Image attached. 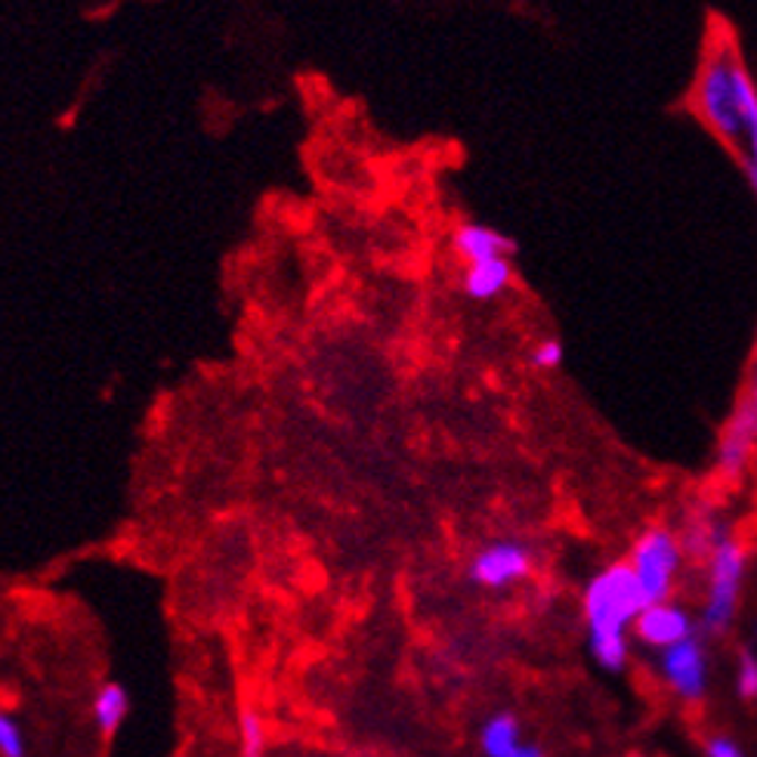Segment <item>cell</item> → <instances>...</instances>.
<instances>
[{
	"label": "cell",
	"instance_id": "6da1fadb",
	"mask_svg": "<svg viewBox=\"0 0 757 757\" xmlns=\"http://www.w3.org/2000/svg\"><path fill=\"white\" fill-rule=\"evenodd\" d=\"M689 106L733 158L745 151L748 125L757 111V81L730 35H715L705 50Z\"/></svg>",
	"mask_w": 757,
	"mask_h": 757
},
{
	"label": "cell",
	"instance_id": "7a4b0ae2",
	"mask_svg": "<svg viewBox=\"0 0 757 757\" xmlns=\"http://www.w3.org/2000/svg\"><path fill=\"white\" fill-rule=\"evenodd\" d=\"M647 606V597L640 591L628 560L609 563L588 581L581 597V612L588 628V649L603 671L612 675L625 671L631 656L628 628H633V621Z\"/></svg>",
	"mask_w": 757,
	"mask_h": 757
},
{
	"label": "cell",
	"instance_id": "3957f363",
	"mask_svg": "<svg viewBox=\"0 0 757 757\" xmlns=\"http://www.w3.org/2000/svg\"><path fill=\"white\" fill-rule=\"evenodd\" d=\"M705 569H708V588H705L699 631L705 637H724L733 628L736 609H739L745 572H748V548L730 532L708 557Z\"/></svg>",
	"mask_w": 757,
	"mask_h": 757
},
{
	"label": "cell",
	"instance_id": "277c9868",
	"mask_svg": "<svg viewBox=\"0 0 757 757\" xmlns=\"http://www.w3.org/2000/svg\"><path fill=\"white\" fill-rule=\"evenodd\" d=\"M684 544L680 535L668 525H649L640 532V538L633 541L628 566L637 576V584L647 597V603H665L671 597L677 572L684 566Z\"/></svg>",
	"mask_w": 757,
	"mask_h": 757
},
{
	"label": "cell",
	"instance_id": "5b68a950",
	"mask_svg": "<svg viewBox=\"0 0 757 757\" xmlns=\"http://www.w3.org/2000/svg\"><path fill=\"white\" fill-rule=\"evenodd\" d=\"M757 454V356L748 368L743 393L717 436L715 473L720 480H743Z\"/></svg>",
	"mask_w": 757,
	"mask_h": 757
},
{
	"label": "cell",
	"instance_id": "8992f818",
	"mask_svg": "<svg viewBox=\"0 0 757 757\" xmlns=\"http://www.w3.org/2000/svg\"><path fill=\"white\" fill-rule=\"evenodd\" d=\"M532 569H535V553L525 541L495 538L470 557L468 579L470 584H476L482 591L501 593L529 579Z\"/></svg>",
	"mask_w": 757,
	"mask_h": 757
},
{
	"label": "cell",
	"instance_id": "52a82bcc",
	"mask_svg": "<svg viewBox=\"0 0 757 757\" xmlns=\"http://www.w3.org/2000/svg\"><path fill=\"white\" fill-rule=\"evenodd\" d=\"M659 675L680 702L699 705L708 692V649L705 633L696 631L687 640L659 652Z\"/></svg>",
	"mask_w": 757,
	"mask_h": 757
},
{
	"label": "cell",
	"instance_id": "ba28073f",
	"mask_svg": "<svg viewBox=\"0 0 757 757\" xmlns=\"http://www.w3.org/2000/svg\"><path fill=\"white\" fill-rule=\"evenodd\" d=\"M696 631H699V621L692 619L684 606L671 603V600L647 606V609L637 616V621H633V637H637L643 647L659 649V652L661 649L675 647L680 640H687V637H692Z\"/></svg>",
	"mask_w": 757,
	"mask_h": 757
},
{
	"label": "cell",
	"instance_id": "9c48e42d",
	"mask_svg": "<svg viewBox=\"0 0 757 757\" xmlns=\"http://www.w3.org/2000/svg\"><path fill=\"white\" fill-rule=\"evenodd\" d=\"M480 751L482 757H548L544 745L532 743V739L525 743L520 717L508 708H501V711L482 720Z\"/></svg>",
	"mask_w": 757,
	"mask_h": 757
},
{
	"label": "cell",
	"instance_id": "30bf717a",
	"mask_svg": "<svg viewBox=\"0 0 757 757\" xmlns=\"http://www.w3.org/2000/svg\"><path fill=\"white\" fill-rule=\"evenodd\" d=\"M452 250L454 257L468 266V263L495 260V257H513L517 254V242L508 233L489 226V223L468 220L461 223V226H454Z\"/></svg>",
	"mask_w": 757,
	"mask_h": 757
},
{
	"label": "cell",
	"instance_id": "8fae6325",
	"mask_svg": "<svg viewBox=\"0 0 757 757\" xmlns=\"http://www.w3.org/2000/svg\"><path fill=\"white\" fill-rule=\"evenodd\" d=\"M513 276H517L513 257L468 263V266H464V276H461V291H464V297L473 303L498 301V297L513 285Z\"/></svg>",
	"mask_w": 757,
	"mask_h": 757
},
{
	"label": "cell",
	"instance_id": "7c38bea8",
	"mask_svg": "<svg viewBox=\"0 0 757 757\" xmlns=\"http://www.w3.org/2000/svg\"><path fill=\"white\" fill-rule=\"evenodd\" d=\"M680 535V544H684V553L696 563H708V557L715 553V548L730 535V525L724 523L711 508L692 510L687 517L684 529L677 532Z\"/></svg>",
	"mask_w": 757,
	"mask_h": 757
},
{
	"label": "cell",
	"instance_id": "4fadbf2b",
	"mask_svg": "<svg viewBox=\"0 0 757 757\" xmlns=\"http://www.w3.org/2000/svg\"><path fill=\"white\" fill-rule=\"evenodd\" d=\"M127 715H130V696H127V689L118 680H106L97 689L94 702H90V717H94V727L99 730V736L111 739L115 733L121 730Z\"/></svg>",
	"mask_w": 757,
	"mask_h": 757
},
{
	"label": "cell",
	"instance_id": "5bb4252c",
	"mask_svg": "<svg viewBox=\"0 0 757 757\" xmlns=\"http://www.w3.org/2000/svg\"><path fill=\"white\" fill-rule=\"evenodd\" d=\"M238 757H266V724L250 705L238 715Z\"/></svg>",
	"mask_w": 757,
	"mask_h": 757
},
{
	"label": "cell",
	"instance_id": "9a60e30c",
	"mask_svg": "<svg viewBox=\"0 0 757 757\" xmlns=\"http://www.w3.org/2000/svg\"><path fill=\"white\" fill-rule=\"evenodd\" d=\"M736 696L743 702H757V652L751 647L739 649V665H736Z\"/></svg>",
	"mask_w": 757,
	"mask_h": 757
},
{
	"label": "cell",
	"instance_id": "2e32d148",
	"mask_svg": "<svg viewBox=\"0 0 757 757\" xmlns=\"http://www.w3.org/2000/svg\"><path fill=\"white\" fill-rule=\"evenodd\" d=\"M0 757H28V736L16 715H0Z\"/></svg>",
	"mask_w": 757,
	"mask_h": 757
},
{
	"label": "cell",
	"instance_id": "e0dca14e",
	"mask_svg": "<svg viewBox=\"0 0 757 757\" xmlns=\"http://www.w3.org/2000/svg\"><path fill=\"white\" fill-rule=\"evenodd\" d=\"M566 358V346L560 337H544V341H538L532 350H529V362L535 365L538 372H553V368H560Z\"/></svg>",
	"mask_w": 757,
	"mask_h": 757
},
{
	"label": "cell",
	"instance_id": "ac0fdd59",
	"mask_svg": "<svg viewBox=\"0 0 757 757\" xmlns=\"http://www.w3.org/2000/svg\"><path fill=\"white\" fill-rule=\"evenodd\" d=\"M702 748L705 757H748L743 745L736 743L730 733H711Z\"/></svg>",
	"mask_w": 757,
	"mask_h": 757
}]
</instances>
